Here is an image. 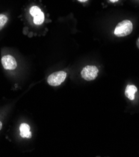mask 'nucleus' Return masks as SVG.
<instances>
[{"label": "nucleus", "instance_id": "f257e3e1", "mask_svg": "<svg viewBox=\"0 0 139 157\" xmlns=\"http://www.w3.org/2000/svg\"><path fill=\"white\" fill-rule=\"evenodd\" d=\"M133 30V25L130 20H123L119 23L114 31V34L118 37H124L130 35Z\"/></svg>", "mask_w": 139, "mask_h": 157}, {"label": "nucleus", "instance_id": "f03ea898", "mask_svg": "<svg viewBox=\"0 0 139 157\" xmlns=\"http://www.w3.org/2000/svg\"><path fill=\"white\" fill-rule=\"evenodd\" d=\"M67 73L65 71H60L54 72L48 77L47 82L50 86H59L65 81Z\"/></svg>", "mask_w": 139, "mask_h": 157}, {"label": "nucleus", "instance_id": "7ed1b4c3", "mask_svg": "<svg viewBox=\"0 0 139 157\" xmlns=\"http://www.w3.org/2000/svg\"><path fill=\"white\" fill-rule=\"evenodd\" d=\"M98 70L95 66L88 65L84 67L82 71L81 75L84 80L87 81H92L97 77Z\"/></svg>", "mask_w": 139, "mask_h": 157}, {"label": "nucleus", "instance_id": "20e7f679", "mask_svg": "<svg viewBox=\"0 0 139 157\" xmlns=\"http://www.w3.org/2000/svg\"><path fill=\"white\" fill-rule=\"evenodd\" d=\"M30 14L33 17V22L37 25H41L44 20V14L37 6H33L29 10Z\"/></svg>", "mask_w": 139, "mask_h": 157}, {"label": "nucleus", "instance_id": "39448f33", "mask_svg": "<svg viewBox=\"0 0 139 157\" xmlns=\"http://www.w3.org/2000/svg\"><path fill=\"white\" fill-rule=\"evenodd\" d=\"M2 63L3 68L8 70H13L17 67V63L13 56L10 55L3 56L2 58Z\"/></svg>", "mask_w": 139, "mask_h": 157}, {"label": "nucleus", "instance_id": "423d86ee", "mask_svg": "<svg viewBox=\"0 0 139 157\" xmlns=\"http://www.w3.org/2000/svg\"><path fill=\"white\" fill-rule=\"evenodd\" d=\"M20 136L22 138H32V132H30V127L27 123H22L20 127Z\"/></svg>", "mask_w": 139, "mask_h": 157}, {"label": "nucleus", "instance_id": "0eeeda50", "mask_svg": "<svg viewBox=\"0 0 139 157\" xmlns=\"http://www.w3.org/2000/svg\"><path fill=\"white\" fill-rule=\"evenodd\" d=\"M137 91V88L135 85H128L125 89V96L130 100L135 98V94Z\"/></svg>", "mask_w": 139, "mask_h": 157}, {"label": "nucleus", "instance_id": "6e6552de", "mask_svg": "<svg viewBox=\"0 0 139 157\" xmlns=\"http://www.w3.org/2000/svg\"><path fill=\"white\" fill-rule=\"evenodd\" d=\"M8 20V18L6 15L3 14H0V30L5 26Z\"/></svg>", "mask_w": 139, "mask_h": 157}, {"label": "nucleus", "instance_id": "1a4fd4ad", "mask_svg": "<svg viewBox=\"0 0 139 157\" xmlns=\"http://www.w3.org/2000/svg\"><path fill=\"white\" fill-rule=\"evenodd\" d=\"M2 126H3V125H2V121H0V130H2Z\"/></svg>", "mask_w": 139, "mask_h": 157}, {"label": "nucleus", "instance_id": "9d476101", "mask_svg": "<svg viewBox=\"0 0 139 157\" xmlns=\"http://www.w3.org/2000/svg\"><path fill=\"white\" fill-rule=\"evenodd\" d=\"M110 1L111 2H112V3H115V2H118V0H110Z\"/></svg>", "mask_w": 139, "mask_h": 157}, {"label": "nucleus", "instance_id": "9b49d317", "mask_svg": "<svg viewBox=\"0 0 139 157\" xmlns=\"http://www.w3.org/2000/svg\"><path fill=\"white\" fill-rule=\"evenodd\" d=\"M78 1H79L80 2H85L88 1V0H78Z\"/></svg>", "mask_w": 139, "mask_h": 157}]
</instances>
